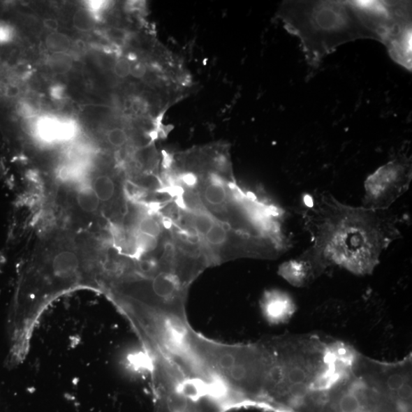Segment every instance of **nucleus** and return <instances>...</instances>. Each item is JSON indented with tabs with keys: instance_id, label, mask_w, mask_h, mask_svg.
Instances as JSON below:
<instances>
[{
	"instance_id": "f257e3e1",
	"label": "nucleus",
	"mask_w": 412,
	"mask_h": 412,
	"mask_svg": "<svg viewBox=\"0 0 412 412\" xmlns=\"http://www.w3.org/2000/svg\"><path fill=\"white\" fill-rule=\"evenodd\" d=\"M161 178L163 192L177 207L203 212L238 233L286 251L293 246L285 212L237 184L224 145L165 156Z\"/></svg>"
},
{
	"instance_id": "f03ea898",
	"label": "nucleus",
	"mask_w": 412,
	"mask_h": 412,
	"mask_svg": "<svg viewBox=\"0 0 412 412\" xmlns=\"http://www.w3.org/2000/svg\"><path fill=\"white\" fill-rule=\"evenodd\" d=\"M278 16L301 40L312 68L340 45L369 38L381 41L395 62L411 70V2L286 1Z\"/></svg>"
},
{
	"instance_id": "7ed1b4c3",
	"label": "nucleus",
	"mask_w": 412,
	"mask_h": 412,
	"mask_svg": "<svg viewBox=\"0 0 412 412\" xmlns=\"http://www.w3.org/2000/svg\"><path fill=\"white\" fill-rule=\"evenodd\" d=\"M302 216L311 246L298 258L315 279L334 267L372 274L383 253L402 237L399 217L390 209L353 207L328 192L304 198Z\"/></svg>"
},
{
	"instance_id": "20e7f679",
	"label": "nucleus",
	"mask_w": 412,
	"mask_h": 412,
	"mask_svg": "<svg viewBox=\"0 0 412 412\" xmlns=\"http://www.w3.org/2000/svg\"><path fill=\"white\" fill-rule=\"evenodd\" d=\"M168 216L199 244L210 267L242 258L273 260L286 252L279 246L243 235L200 211L177 207L170 201Z\"/></svg>"
},
{
	"instance_id": "39448f33",
	"label": "nucleus",
	"mask_w": 412,
	"mask_h": 412,
	"mask_svg": "<svg viewBox=\"0 0 412 412\" xmlns=\"http://www.w3.org/2000/svg\"><path fill=\"white\" fill-rule=\"evenodd\" d=\"M411 178V158L405 154L394 156L365 180L362 207L374 210L390 209L408 191Z\"/></svg>"
},
{
	"instance_id": "423d86ee",
	"label": "nucleus",
	"mask_w": 412,
	"mask_h": 412,
	"mask_svg": "<svg viewBox=\"0 0 412 412\" xmlns=\"http://www.w3.org/2000/svg\"><path fill=\"white\" fill-rule=\"evenodd\" d=\"M82 267L79 254L72 250H62L54 255L45 270L46 279L55 288L67 287L78 282Z\"/></svg>"
},
{
	"instance_id": "0eeeda50",
	"label": "nucleus",
	"mask_w": 412,
	"mask_h": 412,
	"mask_svg": "<svg viewBox=\"0 0 412 412\" xmlns=\"http://www.w3.org/2000/svg\"><path fill=\"white\" fill-rule=\"evenodd\" d=\"M262 307L267 319L276 324L286 323L295 311V304L290 296L275 290L266 293Z\"/></svg>"
},
{
	"instance_id": "6e6552de",
	"label": "nucleus",
	"mask_w": 412,
	"mask_h": 412,
	"mask_svg": "<svg viewBox=\"0 0 412 412\" xmlns=\"http://www.w3.org/2000/svg\"><path fill=\"white\" fill-rule=\"evenodd\" d=\"M278 273L296 287L307 286L315 280L307 263L299 258L284 263L280 265Z\"/></svg>"
},
{
	"instance_id": "1a4fd4ad",
	"label": "nucleus",
	"mask_w": 412,
	"mask_h": 412,
	"mask_svg": "<svg viewBox=\"0 0 412 412\" xmlns=\"http://www.w3.org/2000/svg\"><path fill=\"white\" fill-rule=\"evenodd\" d=\"M98 200L101 203H110L119 193V186L117 181L108 175H101L92 181L91 186Z\"/></svg>"
},
{
	"instance_id": "9d476101",
	"label": "nucleus",
	"mask_w": 412,
	"mask_h": 412,
	"mask_svg": "<svg viewBox=\"0 0 412 412\" xmlns=\"http://www.w3.org/2000/svg\"><path fill=\"white\" fill-rule=\"evenodd\" d=\"M70 123L47 118L41 119L38 123V130L43 136L52 138L68 135L72 129Z\"/></svg>"
},
{
	"instance_id": "9b49d317",
	"label": "nucleus",
	"mask_w": 412,
	"mask_h": 412,
	"mask_svg": "<svg viewBox=\"0 0 412 412\" xmlns=\"http://www.w3.org/2000/svg\"><path fill=\"white\" fill-rule=\"evenodd\" d=\"M79 208L87 213H95L101 205L96 194L91 186L82 187L77 196Z\"/></svg>"
},
{
	"instance_id": "f8f14e48",
	"label": "nucleus",
	"mask_w": 412,
	"mask_h": 412,
	"mask_svg": "<svg viewBox=\"0 0 412 412\" xmlns=\"http://www.w3.org/2000/svg\"><path fill=\"white\" fill-rule=\"evenodd\" d=\"M73 27L81 32H88L95 27L96 16L87 8H82L73 14Z\"/></svg>"
},
{
	"instance_id": "ddd939ff",
	"label": "nucleus",
	"mask_w": 412,
	"mask_h": 412,
	"mask_svg": "<svg viewBox=\"0 0 412 412\" xmlns=\"http://www.w3.org/2000/svg\"><path fill=\"white\" fill-rule=\"evenodd\" d=\"M45 45L53 52L67 51L71 45V39L61 32H51L45 38Z\"/></svg>"
},
{
	"instance_id": "4468645a",
	"label": "nucleus",
	"mask_w": 412,
	"mask_h": 412,
	"mask_svg": "<svg viewBox=\"0 0 412 412\" xmlns=\"http://www.w3.org/2000/svg\"><path fill=\"white\" fill-rule=\"evenodd\" d=\"M107 142L113 147L122 148L127 145L129 135L126 129L115 127L107 131Z\"/></svg>"
},
{
	"instance_id": "2eb2a0df",
	"label": "nucleus",
	"mask_w": 412,
	"mask_h": 412,
	"mask_svg": "<svg viewBox=\"0 0 412 412\" xmlns=\"http://www.w3.org/2000/svg\"><path fill=\"white\" fill-rule=\"evenodd\" d=\"M113 73L119 78H128L131 74V63L126 59H120L115 63Z\"/></svg>"
},
{
	"instance_id": "dca6fc26",
	"label": "nucleus",
	"mask_w": 412,
	"mask_h": 412,
	"mask_svg": "<svg viewBox=\"0 0 412 412\" xmlns=\"http://www.w3.org/2000/svg\"><path fill=\"white\" fill-rule=\"evenodd\" d=\"M106 35L114 41H123L127 38L126 31L121 29H110L106 31Z\"/></svg>"
},
{
	"instance_id": "f3484780",
	"label": "nucleus",
	"mask_w": 412,
	"mask_h": 412,
	"mask_svg": "<svg viewBox=\"0 0 412 412\" xmlns=\"http://www.w3.org/2000/svg\"><path fill=\"white\" fill-rule=\"evenodd\" d=\"M13 37L12 30L3 24H0V43H8Z\"/></svg>"
},
{
	"instance_id": "a211bd4d",
	"label": "nucleus",
	"mask_w": 412,
	"mask_h": 412,
	"mask_svg": "<svg viewBox=\"0 0 412 412\" xmlns=\"http://www.w3.org/2000/svg\"><path fill=\"white\" fill-rule=\"evenodd\" d=\"M44 27L50 30L52 32L57 31L59 29V23L57 20L52 18H47L43 21Z\"/></svg>"
},
{
	"instance_id": "6ab92c4d",
	"label": "nucleus",
	"mask_w": 412,
	"mask_h": 412,
	"mask_svg": "<svg viewBox=\"0 0 412 412\" xmlns=\"http://www.w3.org/2000/svg\"><path fill=\"white\" fill-rule=\"evenodd\" d=\"M20 90L17 86L15 85H10L6 88V96L9 97H15L17 96L20 94Z\"/></svg>"
},
{
	"instance_id": "aec40b11",
	"label": "nucleus",
	"mask_w": 412,
	"mask_h": 412,
	"mask_svg": "<svg viewBox=\"0 0 412 412\" xmlns=\"http://www.w3.org/2000/svg\"><path fill=\"white\" fill-rule=\"evenodd\" d=\"M131 107H133V110L134 109L135 110V107H136L135 103L133 102V103H131ZM138 107H139V108H138V110H142V105L141 103H139V105H138Z\"/></svg>"
},
{
	"instance_id": "412c9836",
	"label": "nucleus",
	"mask_w": 412,
	"mask_h": 412,
	"mask_svg": "<svg viewBox=\"0 0 412 412\" xmlns=\"http://www.w3.org/2000/svg\"><path fill=\"white\" fill-rule=\"evenodd\" d=\"M360 412H372L368 410H366L365 408L364 409H362Z\"/></svg>"
}]
</instances>
